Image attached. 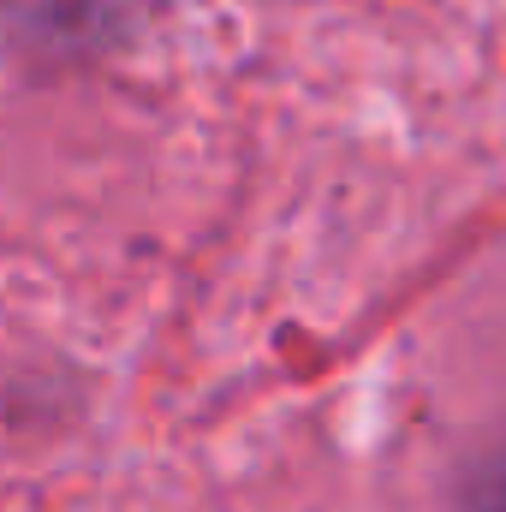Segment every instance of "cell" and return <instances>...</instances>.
Wrapping results in <instances>:
<instances>
[{"instance_id": "6da1fadb", "label": "cell", "mask_w": 506, "mask_h": 512, "mask_svg": "<svg viewBox=\"0 0 506 512\" xmlns=\"http://www.w3.org/2000/svg\"><path fill=\"white\" fill-rule=\"evenodd\" d=\"M465 512H506V447L471 477V495H465Z\"/></svg>"}]
</instances>
